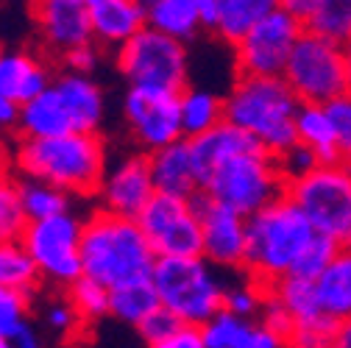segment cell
<instances>
[{"mask_svg":"<svg viewBox=\"0 0 351 348\" xmlns=\"http://www.w3.org/2000/svg\"><path fill=\"white\" fill-rule=\"evenodd\" d=\"M337 245L321 234H315V240L306 245V251L301 253V259L293 265V271L287 276H298V279H306V282H318V276L329 268V262L337 256Z\"/></svg>","mask_w":351,"mask_h":348,"instance_id":"38","label":"cell"},{"mask_svg":"<svg viewBox=\"0 0 351 348\" xmlns=\"http://www.w3.org/2000/svg\"><path fill=\"white\" fill-rule=\"evenodd\" d=\"M148 348H204V337H201V329L184 326L179 334H173L170 340H165L159 345H148Z\"/></svg>","mask_w":351,"mask_h":348,"instance_id":"46","label":"cell"},{"mask_svg":"<svg viewBox=\"0 0 351 348\" xmlns=\"http://www.w3.org/2000/svg\"><path fill=\"white\" fill-rule=\"evenodd\" d=\"M271 293L293 315V321H301V318H310V315L321 312L315 282H306V279H298V276H285L271 287Z\"/></svg>","mask_w":351,"mask_h":348,"instance_id":"32","label":"cell"},{"mask_svg":"<svg viewBox=\"0 0 351 348\" xmlns=\"http://www.w3.org/2000/svg\"><path fill=\"white\" fill-rule=\"evenodd\" d=\"M184 329V323L176 318L173 312H167L165 307H159L156 312H151L134 332H137V337L145 343V348L148 345H159V343H165V340H170L173 334H179Z\"/></svg>","mask_w":351,"mask_h":348,"instance_id":"41","label":"cell"},{"mask_svg":"<svg viewBox=\"0 0 351 348\" xmlns=\"http://www.w3.org/2000/svg\"><path fill=\"white\" fill-rule=\"evenodd\" d=\"M204 192L240 217H254L256 212L268 209L287 192V182L279 173V164L271 153L256 151L243 153L215 170V176L204 187Z\"/></svg>","mask_w":351,"mask_h":348,"instance_id":"8","label":"cell"},{"mask_svg":"<svg viewBox=\"0 0 351 348\" xmlns=\"http://www.w3.org/2000/svg\"><path fill=\"white\" fill-rule=\"evenodd\" d=\"M114 67L125 78L128 90H151L182 95L190 86V51L154 28H143L114 51Z\"/></svg>","mask_w":351,"mask_h":348,"instance_id":"6","label":"cell"},{"mask_svg":"<svg viewBox=\"0 0 351 348\" xmlns=\"http://www.w3.org/2000/svg\"><path fill=\"white\" fill-rule=\"evenodd\" d=\"M198 17H201V31L215 36L217 23H221V0H198Z\"/></svg>","mask_w":351,"mask_h":348,"instance_id":"47","label":"cell"},{"mask_svg":"<svg viewBox=\"0 0 351 348\" xmlns=\"http://www.w3.org/2000/svg\"><path fill=\"white\" fill-rule=\"evenodd\" d=\"M279 6V0H221V23H217V39L237 48L248 36V31Z\"/></svg>","mask_w":351,"mask_h":348,"instance_id":"27","label":"cell"},{"mask_svg":"<svg viewBox=\"0 0 351 348\" xmlns=\"http://www.w3.org/2000/svg\"><path fill=\"white\" fill-rule=\"evenodd\" d=\"M254 321H243L232 312H217L209 323L201 326V337H204V348H240V343L245 340L248 329Z\"/></svg>","mask_w":351,"mask_h":348,"instance_id":"37","label":"cell"},{"mask_svg":"<svg viewBox=\"0 0 351 348\" xmlns=\"http://www.w3.org/2000/svg\"><path fill=\"white\" fill-rule=\"evenodd\" d=\"M14 167L23 179L45 182L70 198H95L106 176V142L101 134L20 140Z\"/></svg>","mask_w":351,"mask_h":348,"instance_id":"2","label":"cell"},{"mask_svg":"<svg viewBox=\"0 0 351 348\" xmlns=\"http://www.w3.org/2000/svg\"><path fill=\"white\" fill-rule=\"evenodd\" d=\"M295 134H298L301 145H306L315 153L321 167L343 164V156H340L337 142H335V128H332V120H329L324 106L301 103L295 112Z\"/></svg>","mask_w":351,"mask_h":348,"instance_id":"24","label":"cell"},{"mask_svg":"<svg viewBox=\"0 0 351 348\" xmlns=\"http://www.w3.org/2000/svg\"><path fill=\"white\" fill-rule=\"evenodd\" d=\"M348 92H351V84H348Z\"/></svg>","mask_w":351,"mask_h":348,"instance_id":"53","label":"cell"},{"mask_svg":"<svg viewBox=\"0 0 351 348\" xmlns=\"http://www.w3.org/2000/svg\"><path fill=\"white\" fill-rule=\"evenodd\" d=\"M53 90L73 123V134H98L106 117V98L101 84L90 75H75V73H56L53 75Z\"/></svg>","mask_w":351,"mask_h":348,"instance_id":"20","label":"cell"},{"mask_svg":"<svg viewBox=\"0 0 351 348\" xmlns=\"http://www.w3.org/2000/svg\"><path fill=\"white\" fill-rule=\"evenodd\" d=\"M324 109H326V114L332 120L335 142H337V151L343 156V164L351 167V92H346L343 98L326 103Z\"/></svg>","mask_w":351,"mask_h":348,"instance_id":"40","label":"cell"},{"mask_svg":"<svg viewBox=\"0 0 351 348\" xmlns=\"http://www.w3.org/2000/svg\"><path fill=\"white\" fill-rule=\"evenodd\" d=\"M137 226L143 229L156 259H193L204 253L201 223L184 198L156 192L140 212Z\"/></svg>","mask_w":351,"mask_h":348,"instance_id":"12","label":"cell"},{"mask_svg":"<svg viewBox=\"0 0 351 348\" xmlns=\"http://www.w3.org/2000/svg\"><path fill=\"white\" fill-rule=\"evenodd\" d=\"M190 142V156H193V167H195V179H198V187L204 190L209 184V179L215 176V170L243 156V153H256V151H265L251 134H245L243 128L232 125V123H221L212 132L195 137V140H187ZM268 153V151H265Z\"/></svg>","mask_w":351,"mask_h":348,"instance_id":"18","label":"cell"},{"mask_svg":"<svg viewBox=\"0 0 351 348\" xmlns=\"http://www.w3.org/2000/svg\"><path fill=\"white\" fill-rule=\"evenodd\" d=\"M9 343H12V348H45V340H42V332L28 321L20 332H14L12 337H9Z\"/></svg>","mask_w":351,"mask_h":348,"instance_id":"48","label":"cell"},{"mask_svg":"<svg viewBox=\"0 0 351 348\" xmlns=\"http://www.w3.org/2000/svg\"><path fill=\"white\" fill-rule=\"evenodd\" d=\"M276 164H279V173L285 176L287 184H295V182L306 179L310 173H315L321 167L318 159H315V153L306 148V145H301V142H295L290 151H285L282 156H276Z\"/></svg>","mask_w":351,"mask_h":348,"instance_id":"42","label":"cell"},{"mask_svg":"<svg viewBox=\"0 0 351 348\" xmlns=\"http://www.w3.org/2000/svg\"><path fill=\"white\" fill-rule=\"evenodd\" d=\"M28 221L23 214L20 198H17V179L0 170V243L20 240Z\"/></svg>","mask_w":351,"mask_h":348,"instance_id":"35","label":"cell"},{"mask_svg":"<svg viewBox=\"0 0 351 348\" xmlns=\"http://www.w3.org/2000/svg\"><path fill=\"white\" fill-rule=\"evenodd\" d=\"M17 198H20V206L28 223H39V221H48V217L73 212V198L67 192L45 182H36V179L17 176Z\"/></svg>","mask_w":351,"mask_h":348,"instance_id":"29","label":"cell"},{"mask_svg":"<svg viewBox=\"0 0 351 348\" xmlns=\"http://www.w3.org/2000/svg\"><path fill=\"white\" fill-rule=\"evenodd\" d=\"M0 348H12V343H9V337H3V334H0Z\"/></svg>","mask_w":351,"mask_h":348,"instance_id":"51","label":"cell"},{"mask_svg":"<svg viewBox=\"0 0 351 348\" xmlns=\"http://www.w3.org/2000/svg\"><path fill=\"white\" fill-rule=\"evenodd\" d=\"M259 323L265 326V329H271L279 340H285V343H290V334H293V326H295V321H293V315L282 307L279 303V298L268 290L265 293V301H262V310H259Z\"/></svg>","mask_w":351,"mask_h":348,"instance_id":"43","label":"cell"},{"mask_svg":"<svg viewBox=\"0 0 351 348\" xmlns=\"http://www.w3.org/2000/svg\"><path fill=\"white\" fill-rule=\"evenodd\" d=\"M156 253L151 251L137 221L106 209L90 212L81 229V271L86 279L112 290L151 282Z\"/></svg>","mask_w":351,"mask_h":348,"instance_id":"1","label":"cell"},{"mask_svg":"<svg viewBox=\"0 0 351 348\" xmlns=\"http://www.w3.org/2000/svg\"><path fill=\"white\" fill-rule=\"evenodd\" d=\"M318 303L321 312L335 321L351 318V248H340L329 268L318 276Z\"/></svg>","mask_w":351,"mask_h":348,"instance_id":"25","label":"cell"},{"mask_svg":"<svg viewBox=\"0 0 351 348\" xmlns=\"http://www.w3.org/2000/svg\"><path fill=\"white\" fill-rule=\"evenodd\" d=\"M39 284H42V276L34 265L31 253L25 251V245L20 240L0 243V287L23 293L34 301L39 295Z\"/></svg>","mask_w":351,"mask_h":348,"instance_id":"28","label":"cell"},{"mask_svg":"<svg viewBox=\"0 0 351 348\" xmlns=\"http://www.w3.org/2000/svg\"><path fill=\"white\" fill-rule=\"evenodd\" d=\"M310 221L315 234L351 248V167H318L285 192Z\"/></svg>","mask_w":351,"mask_h":348,"instance_id":"9","label":"cell"},{"mask_svg":"<svg viewBox=\"0 0 351 348\" xmlns=\"http://www.w3.org/2000/svg\"><path fill=\"white\" fill-rule=\"evenodd\" d=\"M64 298L70 301V307L81 323H95L109 315V290L95 284L86 276H81L75 284H70L64 290Z\"/></svg>","mask_w":351,"mask_h":348,"instance_id":"33","label":"cell"},{"mask_svg":"<svg viewBox=\"0 0 351 348\" xmlns=\"http://www.w3.org/2000/svg\"><path fill=\"white\" fill-rule=\"evenodd\" d=\"M159 307L162 303H159L151 282H137V284H128V287L109 293V315L117 318L120 323L134 326V329Z\"/></svg>","mask_w":351,"mask_h":348,"instance_id":"30","label":"cell"},{"mask_svg":"<svg viewBox=\"0 0 351 348\" xmlns=\"http://www.w3.org/2000/svg\"><path fill=\"white\" fill-rule=\"evenodd\" d=\"M313 240L315 229L304 217V212L285 195L245 221L243 273L271 290L279 279L293 271V265Z\"/></svg>","mask_w":351,"mask_h":348,"instance_id":"4","label":"cell"},{"mask_svg":"<svg viewBox=\"0 0 351 348\" xmlns=\"http://www.w3.org/2000/svg\"><path fill=\"white\" fill-rule=\"evenodd\" d=\"M151 162V179L154 190L159 195H173V198H184L190 201L201 187L195 179V167L190 156V142L179 140L156 153H148Z\"/></svg>","mask_w":351,"mask_h":348,"instance_id":"21","label":"cell"},{"mask_svg":"<svg viewBox=\"0 0 351 348\" xmlns=\"http://www.w3.org/2000/svg\"><path fill=\"white\" fill-rule=\"evenodd\" d=\"M123 117L128 132L143 153H156L173 142L184 140L182 134V106L179 95L128 90L123 98Z\"/></svg>","mask_w":351,"mask_h":348,"instance_id":"13","label":"cell"},{"mask_svg":"<svg viewBox=\"0 0 351 348\" xmlns=\"http://www.w3.org/2000/svg\"><path fill=\"white\" fill-rule=\"evenodd\" d=\"M81 229H84V221L75 212L25 226L20 243L31 253L42 282H51V284L67 290L70 284H75L84 276V271H81Z\"/></svg>","mask_w":351,"mask_h":348,"instance_id":"10","label":"cell"},{"mask_svg":"<svg viewBox=\"0 0 351 348\" xmlns=\"http://www.w3.org/2000/svg\"><path fill=\"white\" fill-rule=\"evenodd\" d=\"M154 195H156V190H154V179H151L148 153H131V156H123L120 162H114L112 167H106V176H104L95 198H98L101 209L128 217V221H137L140 212L151 203Z\"/></svg>","mask_w":351,"mask_h":348,"instance_id":"15","label":"cell"},{"mask_svg":"<svg viewBox=\"0 0 351 348\" xmlns=\"http://www.w3.org/2000/svg\"><path fill=\"white\" fill-rule=\"evenodd\" d=\"M62 64H64V73H75V75H95V70L101 67V48L95 42L90 45H81L70 53L62 56Z\"/></svg>","mask_w":351,"mask_h":348,"instance_id":"44","label":"cell"},{"mask_svg":"<svg viewBox=\"0 0 351 348\" xmlns=\"http://www.w3.org/2000/svg\"><path fill=\"white\" fill-rule=\"evenodd\" d=\"M304 31L335 45H346L351 39V0H318L313 17L304 23Z\"/></svg>","mask_w":351,"mask_h":348,"instance_id":"31","label":"cell"},{"mask_svg":"<svg viewBox=\"0 0 351 348\" xmlns=\"http://www.w3.org/2000/svg\"><path fill=\"white\" fill-rule=\"evenodd\" d=\"M145 25L187 45L201 34L198 0H145Z\"/></svg>","mask_w":351,"mask_h":348,"instance_id":"23","label":"cell"},{"mask_svg":"<svg viewBox=\"0 0 351 348\" xmlns=\"http://www.w3.org/2000/svg\"><path fill=\"white\" fill-rule=\"evenodd\" d=\"M151 284L167 312H173L184 326L201 329L217 312H223L229 271L212 268L204 256L156 259Z\"/></svg>","mask_w":351,"mask_h":348,"instance_id":"5","label":"cell"},{"mask_svg":"<svg viewBox=\"0 0 351 348\" xmlns=\"http://www.w3.org/2000/svg\"><path fill=\"white\" fill-rule=\"evenodd\" d=\"M282 78L298 98V103L326 106L348 92L351 56L346 45H335V42L304 31V36L295 42L290 53Z\"/></svg>","mask_w":351,"mask_h":348,"instance_id":"7","label":"cell"},{"mask_svg":"<svg viewBox=\"0 0 351 348\" xmlns=\"http://www.w3.org/2000/svg\"><path fill=\"white\" fill-rule=\"evenodd\" d=\"M265 293H268L265 287L256 284L254 279H248L243 271H234V279H229V287H226L223 310L237 315V318H243V321H254L259 315V310H262Z\"/></svg>","mask_w":351,"mask_h":348,"instance_id":"34","label":"cell"},{"mask_svg":"<svg viewBox=\"0 0 351 348\" xmlns=\"http://www.w3.org/2000/svg\"><path fill=\"white\" fill-rule=\"evenodd\" d=\"M301 36H304V25L279 3L234 48L237 73L256 75V78H282L290 62V53Z\"/></svg>","mask_w":351,"mask_h":348,"instance_id":"11","label":"cell"},{"mask_svg":"<svg viewBox=\"0 0 351 348\" xmlns=\"http://www.w3.org/2000/svg\"><path fill=\"white\" fill-rule=\"evenodd\" d=\"M337 326H340V321H335L326 312H315L310 318H301V321H295L287 345H295V348H332V343L337 337Z\"/></svg>","mask_w":351,"mask_h":348,"instance_id":"36","label":"cell"},{"mask_svg":"<svg viewBox=\"0 0 351 348\" xmlns=\"http://www.w3.org/2000/svg\"><path fill=\"white\" fill-rule=\"evenodd\" d=\"M182 106V134L184 140H195L212 128H217L226 114H223V95L209 92L204 86H187L179 95Z\"/></svg>","mask_w":351,"mask_h":348,"instance_id":"26","label":"cell"},{"mask_svg":"<svg viewBox=\"0 0 351 348\" xmlns=\"http://www.w3.org/2000/svg\"><path fill=\"white\" fill-rule=\"evenodd\" d=\"M332 348H351V318L340 321V326H337V337H335Z\"/></svg>","mask_w":351,"mask_h":348,"instance_id":"50","label":"cell"},{"mask_svg":"<svg viewBox=\"0 0 351 348\" xmlns=\"http://www.w3.org/2000/svg\"><path fill=\"white\" fill-rule=\"evenodd\" d=\"M86 9L101 51H120L145 28V0H86Z\"/></svg>","mask_w":351,"mask_h":348,"instance_id":"19","label":"cell"},{"mask_svg":"<svg viewBox=\"0 0 351 348\" xmlns=\"http://www.w3.org/2000/svg\"><path fill=\"white\" fill-rule=\"evenodd\" d=\"M45 326L51 329V332H56V334H70L81 321L75 318V312H73V307H70V301L67 298H53L48 307H45Z\"/></svg>","mask_w":351,"mask_h":348,"instance_id":"45","label":"cell"},{"mask_svg":"<svg viewBox=\"0 0 351 348\" xmlns=\"http://www.w3.org/2000/svg\"><path fill=\"white\" fill-rule=\"evenodd\" d=\"M17 117H20V109L0 95V128H17Z\"/></svg>","mask_w":351,"mask_h":348,"instance_id":"49","label":"cell"},{"mask_svg":"<svg viewBox=\"0 0 351 348\" xmlns=\"http://www.w3.org/2000/svg\"><path fill=\"white\" fill-rule=\"evenodd\" d=\"M31 298L14 290L0 287V334L12 337L14 332H20L31 318Z\"/></svg>","mask_w":351,"mask_h":348,"instance_id":"39","label":"cell"},{"mask_svg":"<svg viewBox=\"0 0 351 348\" xmlns=\"http://www.w3.org/2000/svg\"><path fill=\"white\" fill-rule=\"evenodd\" d=\"M298 98L285 84V78H256L237 75L223 95L226 123L251 134L274 159L298 142L295 112Z\"/></svg>","mask_w":351,"mask_h":348,"instance_id":"3","label":"cell"},{"mask_svg":"<svg viewBox=\"0 0 351 348\" xmlns=\"http://www.w3.org/2000/svg\"><path fill=\"white\" fill-rule=\"evenodd\" d=\"M53 84L51 64L34 51L3 48L0 51V95L17 109L39 98Z\"/></svg>","mask_w":351,"mask_h":348,"instance_id":"17","label":"cell"},{"mask_svg":"<svg viewBox=\"0 0 351 348\" xmlns=\"http://www.w3.org/2000/svg\"><path fill=\"white\" fill-rule=\"evenodd\" d=\"M17 134L20 140H51V137L73 134V123L53 86L42 92L39 98H34L31 103L20 106Z\"/></svg>","mask_w":351,"mask_h":348,"instance_id":"22","label":"cell"},{"mask_svg":"<svg viewBox=\"0 0 351 348\" xmlns=\"http://www.w3.org/2000/svg\"><path fill=\"white\" fill-rule=\"evenodd\" d=\"M285 348H295V345H285Z\"/></svg>","mask_w":351,"mask_h":348,"instance_id":"52","label":"cell"},{"mask_svg":"<svg viewBox=\"0 0 351 348\" xmlns=\"http://www.w3.org/2000/svg\"><path fill=\"white\" fill-rule=\"evenodd\" d=\"M190 206L201 223L204 259L217 271H243L245 262V217L215 203L204 190L190 198Z\"/></svg>","mask_w":351,"mask_h":348,"instance_id":"14","label":"cell"},{"mask_svg":"<svg viewBox=\"0 0 351 348\" xmlns=\"http://www.w3.org/2000/svg\"><path fill=\"white\" fill-rule=\"evenodd\" d=\"M39 39L51 53L64 56L93 42L86 0H42L31 6Z\"/></svg>","mask_w":351,"mask_h":348,"instance_id":"16","label":"cell"}]
</instances>
